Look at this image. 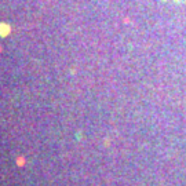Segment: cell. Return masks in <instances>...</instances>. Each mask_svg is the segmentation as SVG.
<instances>
[{
  "instance_id": "7a4b0ae2",
  "label": "cell",
  "mask_w": 186,
  "mask_h": 186,
  "mask_svg": "<svg viewBox=\"0 0 186 186\" xmlns=\"http://www.w3.org/2000/svg\"><path fill=\"white\" fill-rule=\"evenodd\" d=\"M178 2H186V0H178Z\"/></svg>"
},
{
  "instance_id": "6da1fadb",
  "label": "cell",
  "mask_w": 186,
  "mask_h": 186,
  "mask_svg": "<svg viewBox=\"0 0 186 186\" xmlns=\"http://www.w3.org/2000/svg\"><path fill=\"white\" fill-rule=\"evenodd\" d=\"M10 33V26L6 24H0V36H7Z\"/></svg>"
}]
</instances>
